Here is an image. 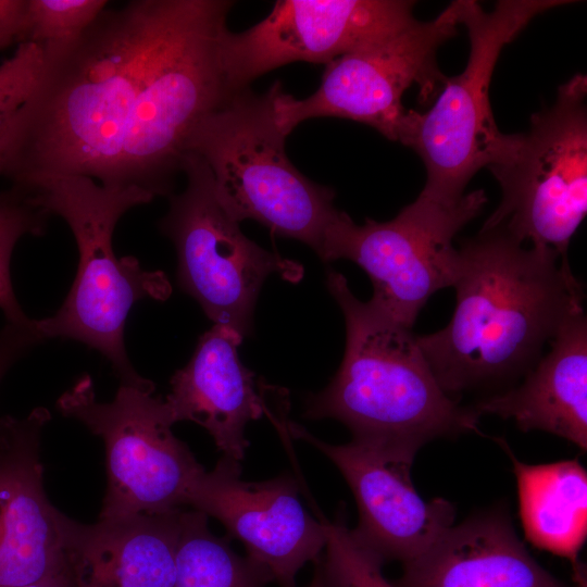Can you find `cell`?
I'll return each instance as SVG.
<instances>
[{
	"label": "cell",
	"mask_w": 587,
	"mask_h": 587,
	"mask_svg": "<svg viewBox=\"0 0 587 587\" xmlns=\"http://www.w3.org/2000/svg\"><path fill=\"white\" fill-rule=\"evenodd\" d=\"M50 412L0 417V587H20L67 566V516L43 488L40 440Z\"/></svg>",
	"instance_id": "2e32d148"
},
{
	"label": "cell",
	"mask_w": 587,
	"mask_h": 587,
	"mask_svg": "<svg viewBox=\"0 0 587 587\" xmlns=\"http://www.w3.org/2000/svg\"><path fill=\"white\" fill-rule=\"evenodd\" d=\"M267 570L230 547L229 538L213 535L208 515L182 511L173 587H265Z\"/></svg>",
	"instance_id": "7402d4cb"
},
{
	"label": "cell",
	"mask_w": 587,
	"mask_h": 587,
	"mask_svg": "<svg viewBox=\"0 0 587 587\" xmlns=\"http://www.w3.org/2000/svg\"><path fill=\"white\" fill-rule=\"evenodd\" d=\"M186 186L170 196L159 222L177 254L179 288L191 296L213 324L243 338L251 333L253 312L265 279L274 273L291 282L300 264L265 250L247 238L218 198L212 174L193 152L184 158Z\"/></svg>",
	"instance_id": "30bf717a"
},
{
	"label": "cell",
	"mask_w": 587,
	"mask_h": 587,
	"mask_svg": "<svg viewBox=\"0 0 587 587\" xmlns=\"http://www.w3.org/2000/svg\"><path fill=\"white\" fill-rule=\"evenodd\" d=\"M487 202L474 190L447 205L419 195L392 220L355 224L341 211L326 239L321 260L358 264L373 285L371 298L398 322L412 328L420 311L438 290L453 286L459 270L455 234Z\"/></svg>",
	"instance_id": "7c38bea8"
},
{
	"label": "cell",
	"mask_w": 587,
	"mask_h": 587,
	"mask_svg": "<svg viewBox=\"0 0 587 587\" xmlns=\"http://www.w3.org/2000/svg\"><path fill=\"white\" fill-rule=\"evenodd\" d=\"M587 77L562 84L555 101L530 117L526 133L490 172L502 198L480 230H501L520 242L566 257L587 212Z\"/></svg>",
	"instance_id": "ba28073f"
},
{
	"label": "cell",
	"mask_w": 587,
	"mask_h": 587,
	"mask_svg": "<svg viewBox=\"0 0 587 587\" xmlns=\"http://www.w3.org/2000/svg\"><path fill=\"white\" fill-rule=\"evenodd\" d=\"M49 216L16 186L0 193V310L7 323L20 326L34 323V320L26 316L16 299L11 279V258L22 237L41 236L46 233Z\"/></svg>",
	"instance_id": "603a6c76"
},
{
	"label": "cell",
	"mask_w": 587,
	"mask_h": 587,
	"mask_svg": "<svg viewBox=\"0 0 587 587\" xmlns=\"http://www.w3.org/2000/svg\"><path fill=\"white\" fill-rule=\"evenodd\" d=\"M325 555L317 563L326 587H397L384 576V562L354 539L341 516L325 521Z\"/></svg>",
	"instance_id": "484cf974"
},
{
	"label": "cell",
	"mask_w": 587,
	"mask_h": 587,
	"mask_svg": "<svg viewBox=\"0 0 587 587\" xmlns=\"http://www.w3.org/2000/svg\"><path fill=\"white\" fill-rule=\"evenodd\" d=\"M45 53L33 42L18 43L0 64V175H4L21 114L35 92L45 70Z\"/></svg>",
	"instance_id": "cb8c5ba5"
},
{
	"label": "cell",
	"mask_w": 587,
	"mask_h": 587,
	"mask_svg": "<svg viewBox=\"0 0 587 587\" xmlns=\"http://www.w3.org/2000/svg\"><path fill=\"white\" fill-rule=\"evenodd\" d=\"M49 215L70 226L78 249V268L60 309L35 320L45 338L71 339L100 352L120 384L149 386L128 359L124 328L132 308L145 298L164 301L171 285L161 271L145 270L134 257L117 258L113 234L130 209L153 195L137 186H104L84 175H52L15 185Z\"/></svg>",
	"instance_id": "277c9868"
},
{
	"label": "cell",
	"mask_w": 587,
	"mask_h": 587,
	"mask_svg": "<svg viewBox=\"0 0 587 587\" xmlns=\"http://www.w3.org/2000/svg\"><path fill=\"white\" fill-rule=\"evenodd\" d=\"M153 391V384H120L115 397L101 402L92 379L85 375L57 401L64 416L79 421L103 440L108 484L99 519L182 509L204 471L172 432L165 400Z\"/></svg>",
	"instance_id": "9c48e42d"
},
{
	"label": "cell",
	"mask_w": 587,
	"mask_h": 587,
	"mask_svg": "<svg viewBox=\"0 0 587 587\" xmlns=\"http://www.w3.org/2000/svg\"><path fill=\"white\" fill-rule=\"evenodd\" d=\"M20 587H76L68 565L60 572Z\"/></svg>",
	"instance_id": "f1b7e54d"
},
{
	"label": "cell",
	"mask_w": 587,
	"mask_h": 587,
	"mask_svg": "<svg viewBox=\"0 0 587 587\" xmlns=\"http://www.w3.org/2000/svg\"><path fill=\"white\" fill-rule=\"evenodd\" d=\"M397 587H587L586 573L570 586L547 572L516 535L507 511L495 510L449 527L426 551L403 563Z\"/></svg>",
	"instance_id": "ac0fdd59"
},
{
	"label": "cell",
	"mask_w": 587,
	"mask_h": 587,
	"mask_svg": "<svg viewBox=\"0 0 587 587\" xmlns=\"http://www.w3.org/2000/svg\"><path fill=\"white\" fill-rule=\"evenodd\" d=\"M413 1L280 0L247 30L226 28L220 53L229 93L297 61L328 64L410 24Z\"/></svg>",
	"instance_id": "4fadbf2b"
},
{
	"label": "cell",
	"mask_w": 587,
	"mask_h": 587,
	"mask_svg": "<svg viewBox=\"0 0 587 587\" xmlns=\"http://www.w3.org/2000/svg\"><path fill=\"white\" fill-rule=\"evenodd\" d=\"M183 509L99 519L67 517L65 549L76 587H173Z\"/></svg>",
	"instance_id": "d6986e66"
},
{
	"label": "cell",
	"mask_w": 587,
	"mask_h": 587,
	"mask_svg": "<svg viewBox=\"0 0 587 587\" xmlns=\"http://www.w3.org/2000/svg\"><path fill=\"white\" fill-rule=\"evenodd\" d=\"M284 428L324 453L340 471L357 501L359 523L354 539L384 563L409 562L426 551L455 517L444 499L424 500L411 479L415 454L352 439L330 445L290 421Z\"/></svg>",
	"instance_id": "5bb4252c"
},
{
	"label": "cell",
	"mask_w": 587,
	"mask_h": 587,
	"mask_svg": "<svg viewBox=\"0 0 587 587\" xmlns=\"http://www.w3.org/2000/svg\"><path fill=\"white\" fill-rule=\"evenodd\" d=\"M107 4L105 0H27L22 42L36 43L43 52L65 47L97 20Z\"/></svg>",
	"instance_id": "d4e9b609"
},
{
	"label": "cell",
	"mask_w": 587,
	"mask_h": 587,
	"mask_svg": "<svg viewBox=\"0 0 587 587\" xmlns=\"http://www.w3.org/2000/svg\"><path fill=\"white\" fill-rule=\"evenodd\" d=\"M573 3L566 0H500L486 12L473 0H460V24L470 39L464 70L446 78L433 107L410 110L399 142L422 159L426 182L420 196L452 205L461 201L475 173L499 161L514 134L501 133L495 122L489 86L498 58L538 14Z\"/></svg>",
	"instance_id": "8992f818"
},
{
	"label": "cell",
	"mask_w": 587,
	"mask_h": 587,
	"mask_svg": "<svg viewBox=\"0 0 587 587\" xmlns=\"http://www.w3.org/2000/svg\"><path fill=\"white\" fill-rule=\"evenodd\" d=\"M473 409L512 419L523 432L539 429L587 449V319L571 316L550 341V351L517 387L487 397Z\"/></svg>",
	"instance_id": "ffe728a7"
},
{
	"label": "cell",
	"mask_w": 587,
	"mask_h": 587,
	"mask_svg": "<svg viewBox=\"0 0 587 587\" xmlns=\"http://www.w3.org/2000/svg\"><path fill=\"white\" fill-rule=\"evenodd\" d=\"M271 88L229 95L193 130L187 152L209 167L220 200L237 221L253 220L275 235L299 240L321 259L341 211L335 192L304 176L289 160Z\"/></svg>",
	"instance_id": "5b68a950"
},
{
	"label": "cell",
	"mask_w": 587,
	"mask_h": 587,
	"mask_svg": "<svg viewBox=\"0 0 587 587\" xmlns=\"http://www.w3.org/2000/svg\"><path fill=\"white\" fill-rule=\"evenodd\" d=\"M27 0H0V50L23 40Z\"/></svg>",
	"instance_id": "83f0119b"
},
{
	"label": "cell",
	"mask_w": 587,
	"mask_h": 587,
	"mask_svg": "<svg viewBox=\"0 0 587 587\" xmlns=\"http://www.w3.org/2000/svg\"><path fill=\"white\" fill-rule=\"evenodd\" d=\"M233 4L186 0L137 98L112 186L172 195L193 130L230 95L220 46Z\"/></svg>",
	"instance_id": "52a82bcc"
},
{
	"label": "cell",
	"mask_w": 587,
	"mask_h": 587,
	"mask_svg": "<svg viewBox=\"0 0 587 587\" xmlns=\"http://www.w3.org/2000/svg\"><path fill=\"white\" fill-rule=\"evenodd\" d=\"M314 564H315L314 576L311 584L308 587H326L319 563L315 562ZM292 587H296V585Z\"/></svg>",
	"instance_id": "f546056e"
},
{
	"label": "cell",
	"mask_w": 587,
	"mask_h": 587,
	"mask_svg": "<svg viewBox=\"0 0 587 587\" xmlns=\"http://www.w3.org/2000/svg\"><path fill=\"white\" fill-rule=\"evenodd\" d=\"M326 284L345 317V353L329 384L305 400V417L335 419L354 440L414 454L436 438L480 433L479 415L442 390L412 328L358 299L341 273L329 270Z\"/></svg>",
	"instance_id": "3957f363"
},
{
	"label": "cell",
	"mask_w": 587,
	"mask_h": 587,
	"mask_svg": "<svg viewBox=\"0 0 587 587\" xmlns=\"http://www.w3.org/2000/svg\"><path fill=\"white\" fill-rule=\"evenodd\" d=\"M43 340L35 320L29 326L5 323L0 329V382L17 360Z\"/></svg>",
	"instance_id": "4316f807"
},
{
	"label": "cell",
	"mask_w": 587,
	"mask_h": 587,
	"mask_svg": "<svg viewBox=\"0 0 587 587\" xmlns=\"http://www.w3.org/2000/svg\"><path fill=\"white\" fill-rule=\"evenodd\" d=\"M186 0H133L104 9L72 43L45 53L5 176L15 185L84 175L112 186L140 90Z\"/></svg>",
	"instance_id": "6da1fadb"
},
{
	"label": "cell",
	"mask_w": 587,
	"mask_h": 587,
	"mask_svg": "<svg viewBox=\"0 0 587 587\" xmlns=\"http://www.w3.org/2000/svg\"><path fill=\"white\" fill-rule=\"evenodd\" d=\"M460 0L450 3L434 20L410 24L374 42L342 54L325 66L319 88L297 99L272 87L278 127L287 136L301 122L339 117L366 124L386 138L400 141L410 110L402 96L419 84L425 98L442 87L436 64L439 47L457 34Z\"/></svg>",
	"instance_id": "8fae6325"
},
{
	"label": "cell",
	"mask_w": 587,
	"mask_h": 587,
	"mask_svg": "<svg viewBox=\"0 0 587 587\" xmlns=\"http://www.w3.org/2000/svg\"><path fill=\"white\" fill-rule=\"evenodd\" d=\"M448 325L416 336L442 390L492 388L524 377L547 342L583 311L584 290L567 257L524 248L508 234L480 230L463 242Z\"/></svg>",
	"instance_id": "7a4b0ae2"
},
{
	"label": "cell",
	"mask_w": 587,
	"mask_h": 587,
	"mask_svg": "<svg viewBox=\"0 0 587 587\" xmlns=\"http://www.w3.org/2000/svg\"><path fill=\"white\" fill-rule=\"evenodd\" d=\"M516 477L519 508L527 540L535 547L567 559L573 567L587 534V473L577 460L526 464L504 440Z\"/></svg>",
	"instance_id": "44dd1931"
},
{
	"label": "cell",
	"mask_w": 587,
	"mask_h": 587,
	"mask_svg": "<svg viewBox=\"0 0 587 587\" xmlns=\"http://www.w3.org/2000/svg\"><path fill=\"white\" fill-rule=\"evenodd\" d=\"M243 337L213 324L198 340L189 362L171 378L165 398L175 423L190 421L208 430L224 457L241 461L249 446L245 428L271 413L263 387L238 357Z\"/></svg>",
	"instance_id": "e0dca14e"
},
{
	"label": "cell",
	"mask_w": 587,
	"mask_h": 587,
	"mask_svg": "<svg viewBox=\"0 0 587 587\" xmlns=\"http://www.w3.org/2000/svg\"><path fill=\"white\" fill-rule=\"evenodd\" d=\"M239 461L222 457L192 484L186 505L218 520L247 557L264 566L280 587L295 586L298 571L317 562L326 545L325 521L313 519L299 500L290 474L262 482L240 477Z\"/></svg>",
	"instance_id": "9a60e30c"
}]
</instances>
